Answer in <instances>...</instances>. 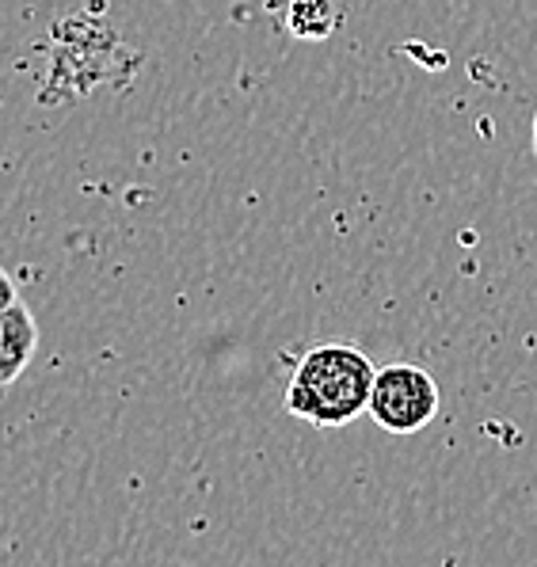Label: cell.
<instances>
[{
    "mask_svg": "<svg viewBox=\"0 0 537 567\" xmlns=\"http://www.w3.org/2000/svg\"><path fill=\"white\" fill-rule=\"evenodd\" d=\"M374 362L351 343L313 347L290 373L286 412L313 426H348L370 404Z\"/></svg>",
    "mask_w": 537,
    "mask_h": 567,
    "instance_id": "6da1fadb",
    "label": "cell"
},
{
    "mask_svg": "<svg viewBox=\"0 0 537 567\" xmlns=\"http://www.w3.org/2000/svg\"><path fill=\"white\" fill-rule=\"evenodd\" d=\"M438 385L427 370L412 362H396L374 373V389H370V419L389 434H415L431 426L438 415Z\"/></svg>",
    "mask_w": 537,
    "mask_h": 567,
    "instance_id": "7a4b0ae2",
    "label": "cell"
},
{
    "mask_svg": "<svg viewBox=\"0 0 537 567\" xmlns=\"http://www.w3.org/2000/svg\"><path fill=\"white\" fill-rule=\"evenodd\" d=\"M34 347H39V324L28 305L12 301L8 309H0V389L12 385L28 370Z\"/></svg>",
    "mask_w": 537,
    "mask_h": 567,
    "instance_id": "3957f363",
    "label": "cell"
},
{
    "mask_svg": "<svg viewBox=\"0 0 537 567\" xmlns=\"http://www.w3.org/2000/svg\"><path fill=\"white\" fill-rule=\"evenodd\" d=\"M12 301H20V293H16V282L8 278V270L0 267V309H8Z\"/></svg>",
    "mask_w": 537,
    "mask_h": 567,
    "instance_id": "277c9868",
    "label": "cell"
},
{
    "mask_svg": "<svg viewBox=\"0 0 537 567\" xmlns=\"http://www.w3.org/2000/svg\"><path fill=\"white\" fill-rule=\"evenodd\" d=\"M534 153H537V115H534Z\"/></svg>",
    "mask_w": 537,
    "mask_h": 567,
    "instance_id": "5b68a950",
    "label": "cell"
},
{
    "mask_svg": "<svg viewBox=\"0 0 537 567\" xmlns=\"http://www.w3.org/2000/svg\"><path fill=\"white\" fill-rule=\"evenodd\" d=\"M0 392H4V389H0Z\"/></svg>",
    "mask_w": 537,
    "mask_h": 567,
    "instance_id": "8992f818",
    "label": "cell"
}]
</instances>
